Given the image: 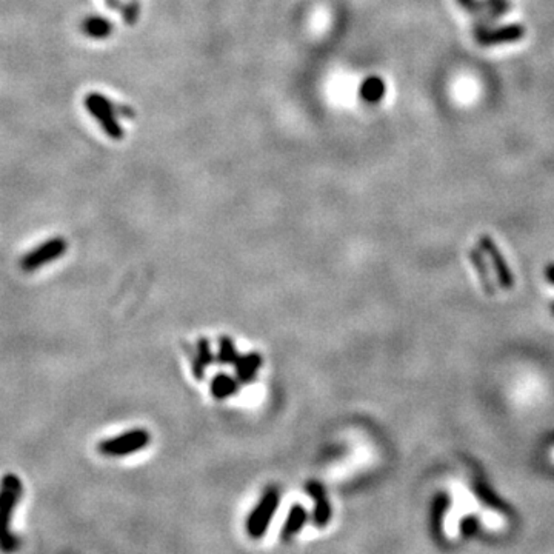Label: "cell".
Returning <instances> with one entry per match:
<instances>
[{
    "mask_svg": "<svg viewBox=\"0 0 554 554\" xmlns=\"http://www.w3.org/2000/svg\"><path fill=\"white\" fill-rule=\"evenodd\" d=\"M22 482L16 474H5L0 481V550L14 551L21 545L11 533V518L22 498Z\"/></svg>",
    "mask_w": 554,
    "mask_h": 554,
    "instance_id": "6da1fadb",
    "label": "cell"
},
{
    "mask_svg": "<svg viewBox=\"0 0 554 554\" xmlns=\"http://www.w3.org/2000/svg\"><path fill=\"white\" fill-rule=\"evenodd\" d=\"M83 105L85 108H87V111L95 119V122L99 123V127L103 130L105 135L113 140L123 139L125 131H123V128L120 127L117 117L119 116L132 117L131 110L116 105L113 100H110L107 95H103L100 93H90L85 95Z\"/></svg>",
    "mask_w": 554,
    "mask_h": 554,
    "instance_id": "7a4b0ae2",
    "label": "cell"
},
{
    "mask_svg": "<svg viewBox=\"0 0 554 554\" xmlns=\"http://www.w3.org/2000/svg\"><path fill=\"white\" fill-rule=\"evenodd\" d=\"M281 503V491L276 486H270L257 502L254 510L248 516L246 533L251 539H261L265 536L274 514Z\"/></svg>",
    "mask_w": 554,
    "mask_h": 554,
    "instance_id": "3957f363",
    "label": "cell"
},
{
    "mask_svg": "<svg viewBox=\"0 0 554 554\" xmlns=\"http://www.w3.org/2000/svg\"><path fill=\"white\" fill-rule=\"evenodd\" d=\"M151 442V434L143 428H135L99 444V451L110 457H123L142 451Z\"/></svg>",
    "mask_w": 554,
    "mask_h": 554,
    "instance_id": "277c9868",
    "label": "cell"
},
{
    "mask_svg": "<svg viewBox=\"0 0 554 554\" xmlns=\"http://www.w3.org/2000/svg\"><path fill=\"white\" fill-rule=\"evenodd\" d=\"M66 241L62 237H53L50 241L43 242L33 251L23 256L22 259V268L25 271H34L41 266L56 261L57 257H61L66 251Z\"/></svg>",
    "mask_w": 554,
    "mask_h": 554,
    "instance_id": "5b68a950",
    "label": "cell"
},
{
    "mask_svg": "<svg viewBox=\"0 0 554 554\" xmlns=\"http://www.w3.org/2000/svg\"><path fill=\"white\" fill-rule=\"evenodd\" d=\"M477 511V505L474 499L471 498V494H468L465 490L457 488L453 493V508L448 513V518L445 521V533L450 538L457 536V528H459V522L466 514H471Z\"/></svg>",
    "mask_w": 554,
    "mask_h": 554,
    "instance_id": "8992f818",
    "label": "cell"
},
{
    "mask_svg": "<svg viewBox=\"0 0 554 554\" xmlns=\"http://www.w3.org/2000/svg\"><path fill=\"white\" fill-rule=\"evenodd\" d=\"M479 248L488 254L490 261H491V265L494 268V273H496V277H498V282L501 285V288L503 290H511L513 288V283H514V279H513V274L508 268L507 262H505L503 256L501 254L498 245H496V242L493 241V237H490L488 234H482L479 237Z\"/></svg>",
    "mask_w": 554,
    "mask_h": 554,
    "instance_id": "52a82bcc",
    "label": "cell"
},
{
    "mask_svg": "<svg viewBox=\"0 0 554 554\" xmlns=\"http://www.w3.org/2000/svg\"><path fill=\"white\" fill-rule=\"evenodd\" d=\"M305 488H307V493L314 501V511H313L314 527L325 528L330 523L333 516V508L328 501L327 490H325V486L318 481H310Z\"/></svg>",
    "mask_w": 554,
    "mask_h": 554,
    "instance_id": "ba28073f",
    "label": "cell"
},
{
    "mask_svg": "<svg viewBox=\"0 0 554 554\" xmlns=\"http://www.w3.org/2000/svg\"><path fill=\"white\" fill-rule=\"evenodd\" d=\"M525 33L527 31H525V26L522 23L505 25L501 28H496V30L481 33L477 36V43L482 46H496V45L519 42L523 39Z\"/></svg>",
    "mask_w": 554,
    "mask_h": 554,
    "instance_id": "9c48e42d",
    "label": "cell"
},
{
    "mask_svg": "<svg viewBox=\"0 0 554 554\" xmlns=\"http://www.w3.org/2000/svg\"><path fill=\"white\" fill-rule=\"evenodd\" d=\"M262 364H263V359L261 352L251 351L248 352V355H239L234 364L236 377L242 385L251 384V382L256 379L257 372H259Z\"/></svg>",
    "mask_w": 554,
    "mask_h": 554,
    "instance_id": "30bf717a",
    "label": "cell"
},
{
    "mask_svg": "<svg viewBox=\"0 0 554 554\" xmlns=\"http://www.w3.org/2000/svg\"><path fill=\"white\" fill-rule=\"evenodd\" d=\"M307 522H308L307 508H305L303 505H300V503H294L293 507L290 508L288 516H286V521H285L282 531H281L282 540L288 542L293 538L298 536Z\"/></svg>",
    "mask_w": 554,
    "mask_h": 554,
    "instance_id": "8fae6325",
    "label": "cell"
},
{
    "mask_svg": "<svg viewBox=\"0 0 554 554\" xmlns=\"http://www.w3.org/2000/svg\"><path fill=\"white\" fill-rule=\"evenodd\" d=\"M241 382H239L237 377H233L230 375H217L213 377L211 384H209V390H211V394L219 399L224 400L228 397H233L237 394L239 388H241Z\"/></svg>",
    "mask_w": 554,
    "mask_h": 554,
    "instance_id": "7c38bea8",
    "label": "cell"
},
{
    "mask_svg": "<svg viewBox=\"0 0 554 554\" xmlns=\"http://www.w3.org/2000/svg\"><path fill=\"white\" fill-rule=\"evenodd\" d=\"M470 259H471L473 265L476 266L477 274H479V279H481L484 291L488 296H494L496 294V286L493 283L491 273L488 270V266H486L482 250H481L479 246L471 248V250H470Z\"/></svg>",
    "mask_w": 554,
    "mask_h": 554,
    "instance_id": "4fadbf2b",
    "label": "cell"
},
{
    "mask_svg": "<svg viewBox=\"0 0 554 554\" xmlns=\"http://www.w3.org/2000/svg\"><path fill=\"white\" fill-rule=\"evenodd\" d=\"M82 30L87 34L90 39H107V37L113 33V23H110L107 19L100 16H90L82 22Z\"/></svg>",
    "mask_w": 554,
    "mask_h": 554,
    "instance_id": "5bb4252c",
    "label": "cell"
},
{
    "mask_svg": "<svg viewBox=\"0 0 554 554\" xmlns=\"http://www.w3.org/2000/svg\"><path fill=\"white\" fill-rule=\"evenodd\" d=\"M385 91H387L385 82L380 78H377V75H371V78H368L364 83H362L360 95L362 99L368 103H377L384 99Z\"/></svg>",
    "mask_w": 554,
    "mask_h": 554,
    "instance_id": "9a60e30c",
    "label": "cell"
},
{
    "mask_svg": "<svg viewBox=\"0 0 554 554\" xmlns=\"http://www.w3.org/2000/svg\"><path fill=\"white\" fill-rule=\"evenodd\" d=\"M239 357V352L236 348V343L230 336H221L219 338V350L216 360L222 365H234Z\"/></svg>",
    "mask_w": 554,
    "mask_h": 554,
    "instance_id": "2e32d148",
    "label": "cell"
},
{
    "mask_svg": "<svg viewBox=\"0 0 554 554\" xmlns=\"http://www.w3.org/2000/svg\"><path fill=\"white\" fill-rule=\"evenodd\" d=\"M196 356L199 357V360L202 362V364L205 367H209L214 364L216 360V356L213 355V350H211V345H209V340L207 338H200L197 340V345H196Z\"/></svg>",
    "mask_w": 554,
    "mask_h": 554,
    "instance_id": "e0dca14e",
    "label": "cell"
},
{
    "mask_svg": "<svg viewBox=\"0 0 554 554\" xmlns=\"http://www.w3.org/2000/svg\"><path fill=\"white\" fill-rule=\"evenodd\" d=\"M547 277H548L550 282L554 283V263L547 266ZM551 313H553V316H554V305L551 307Z\"/></svg>",
    "mask_w": 554,
    "mask_h": 554,
    "instance_id": "ac0fdd59",
    "label": "cell"
},
{
    "mask_svg": "<svg viewBox=\"0 0 554 554\" xmlns=\"http://www.w3.org/2000/svg\"><path fill=\"white\" fill-rule=\"evenodd\" d=\"M461 2H462V4H468V2H470V0H461Z\"/></svg>",
    "mask_w": 554,
    "mask_h": 554,
    "instance_id": "d6986e66",
    "label": "cell"
},
{
    "mask_svg": "<svg viewBox=\"0 0 554 554\" xmlns=\"http://www.w3.org/2000/svg\"><path fill=\"white\" fill-rule=\"evenodd\" d=\"M553 457H554V451H553Z\"/></svg>",
    "mask_w": 554,
    "mask_h": 554,
    "instance_id": "ffe728a7",
    "label": "cell"
}]
</instances>
